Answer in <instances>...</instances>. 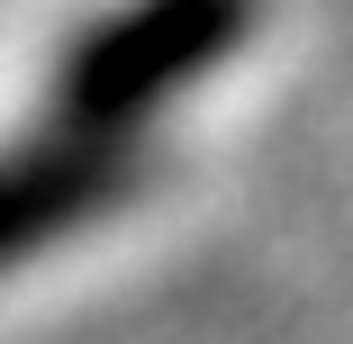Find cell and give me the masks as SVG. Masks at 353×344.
<instances>
[{
	"instance_id": "obj_1",
	"label": "cell",
	"mask_w": 353,
	"mask_h": 344,
	"mask_svg": "<svg viewBox=\"0 0 353 344\" xmlns=\"http://www.w3.org/2000/svg\"><path fill=\"white\" fill-rule=\"evenodd\" d=\"M236 0H154V10H127L109 37H91L82 54V73H73V100L82 118H127V109H145L163 82L199 73L208 54H227L236 45Z\"/></svg>"
}]
</instances>
